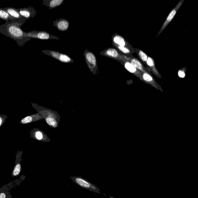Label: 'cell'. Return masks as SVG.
Segmentation results:
<instances>
[{"label": "cell", "instance_id": "obj_11", "mask_svg": "<svg viewBox=\"0 0 198 198\" xmlns=\"http://www.w3.org/2000/svg\"><path fill=\"white\" fill-rule=\"evenodd\" d=\"M113 46L116 48L120 53L123 56H125L128 57L134 58V56H133V54L135 53L136 48L132 47H124L120 46L119 45L112 44Z\"/></svg>", "mask_w": 198, "mask_h": 198}, {"label": "cell", "instance_id": "obj_24", "mask_svg": "<svg viewBox=\"0 0 198 198\" xmlns=\"http://www.w3.org/2000/svg\"><path fill=\"white\" fill-rule=\"evenodd\" d=\"M142 80L148 83H150L152 84H155V81L154 79L150 74L147 72L142 73V75H141Z\"/></svg>", "mask_w": 198, "mask_h": 198}, {"label": "cell", "instance_id": "obj_21", "mask_svg": "<svg viewBox=\"0 0 198 198\" xmlns=\"http://www.w3.org/2000/svg\"><path fill=\"white\" fill-rule=\"evenodd\" d=\"M65 0H44L43 1V5H45L50 9L58 7L62 5Z\"/></svg>", "mask_w": 198, "mask_h": 198}, {"label": "cell", "instance_id": "obj_5", "mask_svg": "<svg viewBox=\"0 0 198 198\" xmlns=\"http://www.w3.org/2000/svg\"><path fill=\"white\" fill-rule=\"evenodd\" d=\"M100 55L115 60H120L123 62L128 61L130 59V57H126L121 55L117 50L116 48H106L101 52Z\"/></svg>", "mask_w": 198, "mask_h": 198}, {"label": "cell", "instance_id": "obj_10", "mask_svg": "<svg viewBox=\"0 0 198 198\" xmlns=\"http://www.w3.org/2000/svg\"><path fill=\"white\" fill-rule=\"evenodd\" d=\"M20 14L22 17L28 20L35 16L36 11L34 8L32 6H29L28 8L17 9Z\"/></svg>", "mask_w": 198, "mask_h": 198}, {"label": "cell", "instance_id": "obj_16", "mask_svg": "<svg viewBox=\"0 0 198 198\" xmlns=\"http://www.w3.org/2000/svg\"><path fill=\"white\" fill-rule=\"evenodd\" d=\"M128 61L130 62L131 64L134 65L137 70L140 71L141 73L147 72L150 74V75L151 74L150 69L149 68H145L139 59L135 57L130 58Z\"/></svg>", "mask_w": 198, "mask_h": 198}, {"label": "cell", "instance_id": "obj_20", "mask_svg": "<svg viewBox=\"0 0 198 198\" xmlns=\"http://www.w3.org/2000/svg\"><path fill=\"white\" fill-rule=\"evenodd\" d=\"M146 65L150 69V71H151L154 75L157 77L160 78H162L160 72H159V71H157V69L156 68L154 60L153 58L151 57V56H148Z\"/></svg>", "mask_w": 198, "mask_h": 198}, {"label": "cell", "instance_id": "obj_19", "mask_svg": "<svg viewBox=\"0 0 198 198\" xmlns=\"http://www.w3.org/2000/svg\"><path fill=\"white\" fill-rule=\"evenodd\" d=\"M44 119V117L42 116L40 113H37L23 118L20 121V123L22 124H25L36 122V121L41 120Z\"/></svg>", "mask_w": 198, "mask_h": 198}, {"label": "cell", "instance_id": "obj_15", "mask_svg": "<svg viewBox=\"0 0 198 198\" xmlns=\"http://www.w3.org/2000/svg\"><path fill=\"white\" fill-rule=\"evenodd\" d=\"M112 44L120 46L128 47H133L123 37L117 33L114 34L112 36Z\"/></svg>", "mask_w": 198, "mask_h": 198}, {"label": "cell", "instance_id": "obj_1", "mask_svg": "<svg viewBox=\"0 0 198 198\" xmlns=\"http://www.w3.org/2000/svg\"><path fill=\"white\" fill-rule=\"evenodd\" d=\"M24 23L17 21H6L3 25L0 26V33L17 41L20 47H23L30 40L26 38L25 32L21 29V26Z\"/></svg>", "mask_w": 198, "mask_h": 198}, {"label": "cell", "instance_id": "obj_7", "mask_svg": "<svg viewBox=\"0 0 198 198\" xmlns=\"http://www.w3.org/2000/svg\"><path fill=\"white\" fill-rule=\"evenodd\" d=\"M71 178L72 179L73 181L82 188L100 193L99 192L100 190L99 188L90 182L84 180V179L79 177H71Z\"/></svg>", "mask_w": 198, "mask_h": 198}, {"label": "cell", "instance_id": "obj_4", "mask_svg": "<svg viewBox=\"0 0 198 198\" xmlns=\"http://www.w3.org/2000/svg\"><path fill=\"white\" fill-rule=\"evenodd\" d=\"M26 38L40 39L42 40H59V38L57 36L50 34L49 33L44 31H32L28 32H25Z\"/></svg>", "mask_w": 198, "mask_h": 198}, {"label": "cell", "instance_id": "obj_25", "mask_svg": "<svg viewBox=\"0 0 198 198\" xmlns=\"http://www.w3.org/2000/svg\"><path fill=\"white\" fill-rule=\"evenodd\" d=\"M187 68L185 67H183L181 69L179 70L178 71V75L179 77L181 78H184L185 77V71H186Z\"/></svg>", "mask_w": 198, "mask_h": 198}, {"label": "cell", "instance_id": "obj_14", "mask_svg": "<svg viewBox=\"0 0 198 198\" xmlns=\"http://www.w3.org/2000/svg\"><path fill=\"white\" fill-rule=\"evenodd\" d=\"M52 26L56 27L59 31L64 32L68 30L69 26V22L65 19L60 18L53 22Z\"/></svg>", "mask_w": 198, "mask_h": 198}, {"label": "cell", "instance_id": "obj_9", "mask_svg": "<svg viewBox=\"0 0 198 198\" xmlns=\"http://www.w3.org/2000/svg\"><path fill=\"white\" fill-rule=\"evenodd\" d=\"M31 137L37 141L45 142H50L51 140L44 132L39 129L35 128L30 132Z\"/></svg>", "mask_w": 198, "mask_h": 198}, {"label": "cell", "instance_id": "obj_8", "mask_svg": "<svg viewBox=\"0 0 198 198\" xmlns=\"http://www.w3.org/2000/svg\"><path fill=\"white\" fill-rule=\"evenodd\" d=\"M184 2V0H181V1H180V2L177 4V5H176L174 8L172 9V11H171L170 13H169V14L168 15V17H167L166 20H165V22L163 24L162 26L161 27V29H160L158 34H157V37H157V36L159 35L160 34H161V33L164 30V29H165V28H166V27L167 26L168 24H169V23L171 22V21H172V20L173 19L174 17H175V16L176 15L178 11V10L179 9H180V7H181L182 5Z\"/></svg>", "mask_w": 198, "mask_h": 198}, {"label": "cell", "instance_id": "obj_12", "mask_svg": "<svg viewBox=\"0 0 198 198\" xmlns=\"http://www.w3.org/2000/svg\"><path fill=\"white\" fill-rule=\"evenodd\" d=\"M23 151H18L16 156V160L15 165L14 166V169L12 172L11 175L13 177H17L20 175L21 171V161L22 160L21 159Z\"/></svg>", "mask_w": 198, "mask_h": 198}, {"label": "cell", "instance_id": "obj_17", "mask_svg": "<svg viewBox=\"0 0 198 198\" xmlns=\"http://www.w3.org/2000/svg\"><path fill=\"white\" fill-rule=\"evenodd\" d=\"M14 19L21 23H25L27 20L20 14L17 9L11 7H6L3 8Z\"/></svg>", "mask_w": 198, "mask_h": 198}, {"label": "cell", "instance_id": "obj_18", "mask_svg": "<svg viewBox=\"0 0 198 198\" xmlns=\"http://www.w3.org/2000/svg\"><path fill=\"white\" fill-rule=\"evenodd\" d=\"M15 182H11L10 184H5L0 188V198H12L10 190L14 186Z\"/></svg>", "mask_w": 198, "mask_h": 198}, {"label": "cell", "instance_id": "obj_26", "mask_svg": "<svg viewBox=\"0 0 198 198\" xmlns=\"http://www.w3.org/2000/svg\"><path fill=\"white\" fill-rule=\"evenodd\" d=\"M7 118V116L0 114V127L3 125Z\"/></svg>", "mask_w": 198, "mask_h": 198}, {"label": "cell", "instance_id": "obj_6", "mask_svg": "<svg viewBox=\"0 0 198 198\" xmlns=\"http://www.w3.org/2000/svg\"><path fill=\"white\" fill-rule=\"evenodd\" d=\"M42 52L45 55L51 56V57L56 59L61 62L64 63H71L74 62V60L68 55L60 53L57 51L44 50Z\"/></svg>", "mask_w": 198, "mask_h": 198}, {"label": "cell", "instance_id": "obj_23", "mask_svg": "<svg viewBox=\"0 0 198 198\" xmlns=\"http://www.w3.org/2000/svg\"><path fill=\"white\" fill-rule=\"evenodd\" d=\"M136 52L141 62L146 65L148 58V55L146 53L141 49H137V48H136Z\"/></svg>", "mask_w": 198, "mask_h": 198}, {"label": "cell", "instance_id": "obj_13", "mask_svg": "<svg viewBox=\"0 0 198 198\" xmlns=\"http://www.w3.org/2000/svg\"><path fill=\"white\" fill-rule=\"evenodd\" d=\"M117 61H119L121 64L123 65V67H124L125 69L129 72L131 73L132 74L136 75L137 78H139L140 79L142 80V78H141L142 73L140 71L137 70L134 65H133L129 61L123 62L120 60H118Z\"/></svg>", "mask_w": 198, "mask_h": 198}, {"label": "cell", "instance_id": "obj_2", "mask_svg": "<svg viewBox=\"0 0 198 198\" xmlns=\"http://www.w3.org/2000/svg\"><path fill=\"white\" fill-rule=\"evenodd\" d=\"M32 106L44 117L48 126L53 129L59 127L60 121V116L57 111L46 108L35 103H32Z\"/></svg>", "mask_w": 198, "mask_h": 198}, {"label": "cell", "instance_id": "obj_3", "mask_svg": "<svg viewBox=\"0 0 198 198\" xmlns=\"http://www.w3.org/2000/svg\"><path fill=\"white\" fill-rule=\"evenodd\" d=\"M84 56L86 63L90 71L94 75H98L99 71L96 56L93 52L87 49L85 50Z\"/></svg>", "mask_w": 198, "mask_h": 198}, {"label": "cell", "instance_id": "obj_22", "mask_svg": "<svg viewBox=\"0 0 198 198\" xmlns=\"http://www.w3.org/2000/svg\"><path fill=\"white\" fill-rule=\"evenodd\" d=\"M0 19L5 20L6 21H17L12 17L8 12L3 8H0Z\"/></svg>", "mask_w": 198, "mask_h": 198}]
</instances>
